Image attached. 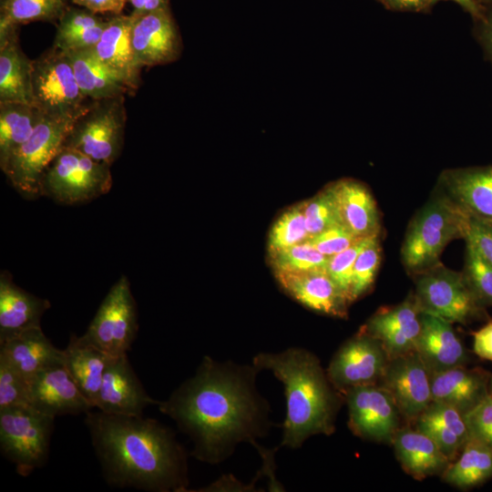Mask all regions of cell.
Masks as SVG:
<instances>
[{
    "label": "cell",
    "instance_id": "44",
    "mask_svg": "<svg viewBox=\"0 0 492 492\" xmlns=\"http://www.w3.org/2000/svg\"><path fill=\"white\" fill-rule=\"evenodd\" d=\"M358 239L343 225L340 224L309 238L307 242L323 255L331 257L344 251Z\"/></svg>",
    "mask_w": 492,
    "mask_h": 492
},
{
    "label": "cell",
    "instance_id": "41",
    "mask_svg": "<svg viewBox=\"0 0 492 492\" xmlns=\"http://www.w3.org/2000/svg\"><path fill=\"white\" fill-rule=\"evenodd\" d=\"M370 238L358 239L344 251L329 258L325 272L345 293L349 301L353 267L358 254L367 244Z\"/></svg>",
    "mask_w": 492,
    "mask_h": 492
},
{
    "label": "cell",
    "instance_id": "36",
    "mask_svg": "<svg viewBox=\"0 0 492 492\" xmlns=\"http://www.w3.org/2000/svg\"><path fill=\"white\" fill-rule=\"evenodd\" d=\"M329 258L307 241L269 253L274 273L325 271Z\"/></svg>",
    "mask_w": 492,
    "mask_h": 492
},
{
    "label": "cell",
    "instance_id": "18",
    "mask_svg": "<svg viewBox=\"0 0 492 492\" xmlns=\"http://www.w3.org/2000/svg\"><path fill=\"white\" fill-rule=\"evenodd\" d=\"M421 314L414 293H409L402 302L379 309L360 331L380 341L389 358H393L415 349Z\"/></svg>",
    "mask_w": 492,
    "mask_h": 492
},
{
    "label": "cell",
    "instance_id": "4",
    "mask_svg": "<svg viewBox=\"0 0 492 492\" xmlns=\"http://www.w3.org/2000/svg\"><path fill=\"white\" fill-rule=\"evenodd\" d=\"M467 214L445 193L436 194L410 221L401 248V260L411 275L440 263L446 245L466 233Z\"/></svg>",
    "mask_w": 492,
    "mask_h": 492
},
{
    "label": "cell",
    "instance_id": "13",
    "mask_svg": "<svg viewBox=\"0 0 492 492\" xmlns=\"http://www.w3.org/2000/svg\"><path fill=\"white\" fill-rule=\"evenodd\" d=\"M389 359L380 341L359 331L336 351L326 373L335 389L343 395L353 387L377 384Z\"/></svg>",
    "mask_w": 492,
    "mask_h": 492
},
{
    "label": "cell",
    "instance_id": "11",
    "mask_svg": "<svg viewBox=\"0 0 492 492\" xmlns=\"http://www.w3.org/2000/svg\"><path fill=\"white\" fill-rule=\"evenodd\" d=\"M130 282L122 275L110 288L81 337L110 356L128 354L138 332Z\"/></svg>",
    "mask_w": 492,
    "mask_h": 492
},
{
    "label": "cell",
    "instance_id": "19",
    "mask_svg": "<svg viewBox=\"0 0 492 492\" xmlns=\"http://www.w3.org/2000/svg\"><path fill=\"white\" fill-rule=\"evenodd\" d=\"M438 190L466 213L492 221V164L446 169Z\"/></svg>",
    "mask_w": 492,
    "mask_h": 492
},
{
    "label": "cell",
    "instance_id": "10",
    "mask_svg": "<svg viewBox=\"0 0 492 492\" xmlns=\"http://www.w3.org/2000/svg\"><path fill=\"white\" fill-rule=\"evenodd\" d=\"M75 119L44 116L29 138L2 169L13 187L24 197L36 199L41 196L42 176L63 149Z\"/></svg>",
    "mask_w": 492,
    "mask_h": 492
},
{
    "label": "cell",
    "instance_id": "48",
    "mask_svg": "<svg viewBox=\"0 0 492 492\" xmlns=\"http://www.w3.org/2000/svg\"><path fill=\"white\" fill-rule=\"evenodd\" d=\"M77 5L82 6L95 14L110 13L121 14L127 0H72Z\"/></svg>",
    "mask_w": 492,
    "mask_h": 492
},
{
    "label": "cell",
    "instance_id": "16",
    "mask_svg": "<svg viewBox=\"0 0 492 492\" xmlns=\"http://www.w3.org/2000/svg\"><path fill=\"white\" fill-rule=\"evenodd\" d=\"M26 379L28 405L51 416L86 414L93 406L81 394L64 362Z\"/></svg>",
    "mask_w": 492,
    "mask_h": 492
},
{
    "label": "cell",
    "instance_id": "34",
    "mask_svg": "<svg viewBox=\"0 0 492 492\" xmlns=\"http://www.w3.org/2000/svg\"><path fill=\"white\" fill-rule=\"evenodd\" d=\"M106 22L87 9L67 7L58 20L53 47L64 52L93 48Z\"/></svg>",
    "mask_w": 492,
    "mask_h": 492
},
{
    "label": "cell",
    "instance_id": "37",
    "mask_svg": "<svg viewBox=\"0 0 492 492\" xmlns=\"http://www.w3.org/2000/svg\"><path fill=\"white\" fill-rule=\"evenodd\" d=\"M309 238L302 202H300L284 210L272 224L268 236V252L306 242Z\"/></svg>",
    "mask_w": 492,
    "mask_h": 492
},
{
    "label": "cell",
    "instance_id": "29",
    "mask_svg": "<svg viewBox=\"0 0 492 492\" xmlns=\"http://www.w3.org/2000/svg\"><path fill=\"white\" fill-rule=\"evenodd\" d=\"M415 428L428 436L453 461L469 438L464 415L449 405L432 401L415 421Z\"/></svg>",
    "mask_w": 492,
    "mask_h": 492
},
{
    "label": "cell",
    "instance_id": "45",
    "mask_svg": "<svg viewBox=\"0 0 492 492\" xmlns=\"http://www.w3.org/2000/svg\"><path fill=\"white\" fill-rule=\"evenodd\" d=\"M467 214V213H466ZM464 240L492 264V221L467 214Z\"/></svg>",
    "mask_w": 492,
    "mask_h": 492
},
{
    "label": "cell",
    "instance_id": "33",
    "mask_svg": "<svg viewBox=\"0 0 492 492\" xmlns=\"http://www.w3.org/2000/svg\"><path fill=\"white\" fill-rule=\"evenodd\" d=\"M45 115L32 104L0 103V168L29 138Z\"/></svg>",
    "mask_w": 492,
    "mask_h": 492
},
{
    "label": "cell",
    "instance_id": "22",
    "mask_svg": "<svg viewBox=\"0 0 492 492\" xmlns=\"http://www.w3.org/2000/svg\"><path fill=\"white\" fill-rule=\"evenodd\" d=\"M340 220L356 238L379 236L381 218L376 201L363 182L342 179L329 184Z\"/></svg>",
    "mask_w": 492,
    "mask_h": 492
},
{
    "label": "cell",
    "instance_id": "32",
    "mask_svg": "<svg viewBox=\"0 0 492 492\" xmlns=\"http://www.w3.org/2000/svg\"><path fill=\"white\" fill-rule=\"evenodd\" d=\"M442 480L459 489H470L492 478V447L469 436L456 459L441 475Z\"/></svg>",
    "mask_w": 492,
    "mask_h": 492
},
{
    "label": "cell",
    "instance_id": "40",
    "mask_svg": "<svg viewBox=\"0 0 492 492\" xmlns=\"http://www.w3.org/2000/svg\"><path fill=\"white\" fill-rule=\"evenodd\" d=\"M465 253L463 274L479 302L492 306V264L469 242H466Z\"/></svg>",
    "mask_w": 492,
    "mask_h": 492
},
{
    "label": "cell",
    "instance_id": "9",
    "mask_svg": "<svg viewBox=\"0 0 492 492\" xmlns=\"http://www.w3.org/2000/svg\"><path fill=\"white\" fill-rule=\"evenodd\" d=\"M32 105L45 116L77 118L92 101L81 91L67 54L52 47L32 62Z\"/></svg>",
    "mask_w": 492,
    "mask_h": 492
},
{
    "label": "cell",
    "instance_id": "1",
    "mask_svg": "<svg viewBox=\"0 0 492 492\" xmlns=\"http://www.w3.org/2000/svg\"><path fill=\"white\" fill-rule=\"evenodd\" d=\"M253 364L204 356L193 376L159 403L193 444L190 456L210 465L225 461L242 442L257 445L272 422L269 402L258 392Z\"/></svg>",
    "mask_w": 492,
    "mask_h": 492
},
{
    "label": "cell",
    "instance_id": "7",
    "mask_svg": "<svg viewBox=\"0 0 492 492\" xmlns=\"http://www.w3.org/2000/svg\"><path fill=\"white\" fill-rule=\"evenodd\" d=\"M126 119L124 96L92 100L74 120L64 147L111 166L122 151Z\"/></svg>",
    "mask_w": 492,
    "mask_h": 492
},
{
    "label": "cell",
    "instance_id": "25",
    "mask_svg": "<svg viewBox=\"0 0 492 492\" xmlns=\"http://www.w3.org/2000/svg\"><path fill=\"white\" fill-rule=\"evenodd\" d=\"M490 374L466 364L432 374V401L454 406L465 415L488 395Z\"/></svg>",
    "mask_w": 492,
    "mask_h": 492
},
{
    "label": "cell",
    "instance_id": "47",
    "mask_svg": "<svg viewBox=\"0 0 492 492\" xmlns=\"http://www.w3.org/2000/svg\"><path fill=\"white\" fill-rule=\"evenodd\" d=\"M477 37L487 60L492 64V10L484 12L478 20Z\"/></svg>",
    "mask_w": 492,
    "mask_h": 492
},
{
    "label": "cell",
    "instance_id": "31",
    "mask_svg": "<svg viewBox=\"0 0 492 492\" xmlns=\"http://www.w3.org/2000/svg\"><path fill=\"white\" fill-rule=\"evenodd\" d=\"M82 93L90 100L125 96L126 82L96 55L93 48L66 52Z\"/></svg>",
    "mask_w": 492,
    "mask_h": 492
},
{
    "label": "cell",
    "instance_id": "15",
    "mask_svg": "<svg viewBox=\"0 0 492 492\" xmlns=\"http://www.w3.org/2000/svg\"><path fill=\"white\" fill-rule=\"evenodd\" d=\"M134 17L131 42L140 67L166 65L179 57L181 38L169 7Z\"/></svg>",
    "mask_w": 492,
    "mask_h": 492
},
{
    "label": "cell",
    "instance_id": "28",
    "mask_svg": "<svg viewBox=\"0 0 492 492\" xmlns=\"http://www.w3.org/2000/svg\"><path fill=\"white\" fill-rule=\"evenodd\" d=\"M0 358L27 378L44 368L63 363L64 354L52 344L40 326L0 343Z\"/></svg>",
    "mask_w": 492,
    "mask_h": 492
},
{
    "label": "cell",
    "instance_id": "53",
    "mask_svg": "<svg viewBox=\"0 0 492 492\" xmlns=\"http://www.w3.org/2000/svg\"><path fill=\"white\" fill-rule=\"evenodd\" d=\"M492 1V0H491Z\"/></svg>",
    "mask_w": 492,
    "mask_h": 492
},
{
    "label": "cell",
    "instance_id": "27",
    "mask_svg": "<svg viewBox=\"0 0 492 492\" xmlns=\"http://www.w3.org/2000/svg\"><path fill=\"white\" fill-rule=\"evenodd\" d=\"M391 444L403 469L417 480L442 475L451 462L435 441L417 428L400 427Z\"/></svg>",
    "mask_w": 492,
    "mask_h": 492
},
{
    "label": "cell",
    "instance_id": "6",
    "mask_svg": "<svg viewBox=\"0 0 492 492\" xmlns=\"http://www.w3.org/2000/svg\"><path fill=\"white\" fill-rule=\"evenodd\" d=\"M55 417L29 405L0 410V448L15 464L18 475L26 477L48 458Z\"/></svg>",
    "mask_w": 492,
    "mask_h": 492
},
{
    "label": "cell",
    "instance_id": "43",
    "mask_svg": "<svg viewBox=\"0 0 492 492\" xmlns=\"http://www.w3.org/2000/svg\"><path fill=\"white\" fill-rule=\"evenodd\" d=\"M464 416L469 436L492 447V398L489 395Z\"/></svg>",
    "mask_w": 492,
    "mask_h": 492
},
{
    "label": "cell",
    "instance_id": "20",
    "mask_svg": "<svg viewBox=\"0 0 492 492\" xmlns=\"http://www.w3.org/2000/svg\"><path fill=\"white\" fill-rule=\"evenodd\" d=\"M274 275L283 291L303 306L333 317L347 316L351 302L325 271Z\"/></svg>",
    "mask_w": 492,
    "mask_h": 492
},
{
    "label": "cell",
    "instance_id": "24",
    "mask_svg": "<svg viewBox=\"0 0 492 492\" xmlns=\"http://www.w3.org/2000/svg\"><path fill=\"white\" fill-rule=\"evenodd\" d=\"M50 308L48 300L17 286L7 271L0 274V343L16 334L40 327L41 318Z\"/></svg>",
    "mask_w": 492,
    "mask_h": 492
},
{
    "label": "cell",
    "instance_id": "21",
    "mask_svg": "<svg viewBox=\"0 0 492 492\" xmlns=\"http://www.w3.org/2000/svg\"><path fill=\"white\" fill-rule=\"evenodd\" d=\"M415 350L431 374L465 365L469 360L452 323L425 313L421 314V331Z\"/></svg>",
    "mask_w": 492,
    "mask_h": 492
},
{
    "label": "cell",
    "instance_id": "5",
    "mask_svg": "<svg viewBox=\"0 0 492 492\" xmlns=\"http://www.w3.org/2000/svg\"><path fill=\"white\" fill-rule=\"evenodd\" d=\"M110 167L63 147L42 176L40 195L66 205L93 200L110 190Z\"/></svg>",
    "mask_w": 492,
    "mask_h": 492
},
{
    "label": "cell",
    "instance_id": "23",
    "mask_svg": "<svg viewBox=\"0 0 492 492\" xmlns=\"http://www.w3.org/2000/svg\"><path fill=\"white\" fill-rule=\"evenodd\" d=\"M135 17L132 15H114L107 20L97 45L96 55L118 74L135 91L140 83V69L132 48L131 31Z\"/></svg>",
    "mask_w": 492,
    "mask_h": 492
},
{
    "label": "cell",
    "instance_id": "38",
    "mask_svg": "<svg viewBox=\"0 0 492 492\" xmlns=\"http://www.w3.org/2000/svg\"><path fill=\"white\" fill-rule=\"evenodd\" d=\"M382 261L379 236L370 238L358 254L352 272L349 298L351 302L365 294L374 282Z\"/></svg>",
    "mask_w": 492,
    "mask_h": 492
},
{
    "label": "cell",
    "instance_id": "26",
    "mask_svg": "<svg viewBox=\"0 0 492 492\" xmlns=\"http://www.w3.org/2000/svg\"><path fill=\"white\" fill-rule=\"evenodd\" d=\"M17 26H0V103L32 104L33 61L19 46Z\"/></svg>",
    "mask_w": 492,
    "mask_h": 492
},
{
    "label": "cell",
    "instance_id": "12",
    "mask_svg": "<svg viewBox=\"0 0 492 492\" xmlns=\"http://www.w3.org/2000/svg\"><path fill=\"white\" fill-rule=\"evenodd\" d=\"M348 426L363 439L391 443L400 428V411L390 393L379 384L353 387L343 394Z\"/></svg>",
    "mask_w": 492,
    "mask_h": 492
},
{
    "label": "cell",
    "instance_id": "52",
    "mask_svg": "<svg viewBox=\"0 0 492 492\" xmlns=\"http://www.w3.org/2000/svg\"><path fill=\"white\" fill-rule=\"evenodd\" d=\"M488 395L492 398V374H490V378L488 382Z\"/></svg>",
    "mask_w": 492,
    "mask_h": 492
},
{
    "label": "cell",
    "instance_id": "14",
    "mask_svg": "<svg viewBox=\"0 0 492 492\" xmlns=\"http://www.w3.org/2000/svg\"><path fill=\"white\" fill-rule=\"evenodd\" d=\"M431 373L415 350L390 358L377 384L392 395L400 414L415 421L432 402Z\"/></svg>",
    "mask_w": 492,
    "mask_h": 492
},
{
    "label": "cell",
    "instance_id": "17",
    "mask_svg": "<svg viewBox=\"0 0 492 492\" xmlns=\"http://www.w3.org/2000/svg\"><path fill=\"white\" fill-rule=\"evenodd\" d=\"M159 403L146 392L129 363L128 354L111 356L96 408L107 414L140 416L148 405Z\"/></svg>",
    "mask_w": 492,
    "mask_h": 492
},
{
    "label": "cell",
    "instance_id": "51",
    "mask_svg": "<svg viewBox=\"0 0 492 492\" xmlns=\"http://www.w3.org/2000/svg\"><path fill=\"white\" fill-rule=\"evenodd\" d=\"M442 0H432V5ZM459 5L466 12L471 15L475 20L482 17L485 8L481 4V0H451Z\"/></svg>",
    "mask_w": 492,
    "mask_h": 492
},
{
    "label": "cell",
    "instance_id": "50",
    "mask_svg": "<svg viewBox=\"0 0 492 492\" xmlns=\"http://www.w3.org/2000/svg\"><path fill=\"white\" fill-rule=\"evenodd\" d=\"M133 6L134 16L169 7V0H128Z\"/></svg>",
    "mask_w": 492,
    "mask_h": 492
},
{
    "label": "cell",
    "instance_id": "35",
    "mask_svg": "<svg viewBox=\"0 0 492 492\" xmlns=\"http://www.w3.org/2000/svg\"><path fill=\"white\" fill-rule=\"evenodd\" d=\"M67 7V0H4L0 26L36 21L58 22Z\"/></svg>",
    "mask_w": 492,
    "mask_h": 492
},
{
    "label": "cell",
    "instance_id": "2",
    "mask_svg": "<svg viewBox=\"0 0 492 492\" xmlns=\"http://www.w3.org/2000/svg\"><path fill=\"white\" fill-rule=\"evenodd\" d=\"M85 415L108 484L150 492H187L188 452L169 427L143 415L100 410Z\"/></svg>",
    "mask_w": 492,
    "mask_h": 492
},
{
    "label": "cell",
    "instance_id": "39",
    "mask_svg": "<svg viewBox=\"0 0 492 492\" xmlns=\"http://www.w3.org/2000/svg\"><path fill=\"white\" fill-rule=\"evenodd\" d=\"M302 210L310 238L342 224L329 185L313 198L302 201Z\"/></svg>",
    "mask_w": 492,
    "mask_h": 492
},
{
    "label": "cell",
    "instance_id": "8",
    "mask_svg": "<svg viewBox=\"0 0 492 492\" xmlns=\"http://www.w3.org/2000/svg\"><path fill=\"white\" fill-rule=\"evenodd\" d=\"M414 277V296L422 313L463 324L487 316L486 307L462 272L448 269L440 262Z\"/></svg>",
    "mask_w": 492,
    "mask_h": 492
},
{
    "label": "cell",
    "instance_id": "49",
    "mask_svg": "<svg viewBox=\"0 0 492 492\" xmlns=\"http://www.w3.org/2000/svg\"><path fill=\"white\" fill-rule=\"evenodd\" d=\"M387 9L402 12L422 11L432 5V0H379Z\"/></svg>",
    "mask_w": 492,
    "mask_h": 492
},
{
    "label": "cell",
    "instance_id": "46",
    "mask_svg": "<svg viewBox=\"0 0 492 492\" xmlns=\"http://www.w3.org/2000/svg\"><path fill=\"white\" fill-rule=\"evenodd\" d=\"M473 352L481 359L492 361V320L473 333Z\"/></svg>",
    "mask_w": 492,
    "mask_h": 492
},
{
    "label": "cell",
    "instance_id": "3",
    "mask_svg": "<svg viewBox=\"0 0 492 492\" xmlns=\"http://www.w3.org/2000/svg\"><path fill=\"white\" fill-rule=\"evenodd\" d=\"M252 364L270 370L282 383L286 416L280 446L301 447L315 435H331L343 395L331 383L319 358L303 348L259 353Z\"/></svg>",
    "mask_w": 492,
    "mask_h": 492
},
{
    "label": "cell",
    "instance_id": "42",
    "mask_svg": "<svg viewBox=\"0 0 492 492\" xmlns=\"http://www.w3.org/2000/svg\"><path fill=\"white\" fill-rule=\"evenodd\" d=\"M28 405L26 379L0 358V410Z\"/></svg>",
    "mask_w": 492,
    "mask_h": 492
},
{
    "label": "cell",
    "instance_id": "30",
    "mask_svg": "<svg viewBox=\"0 0 492 492\" xmlns=\"http://www.w3.org/2000/svg\"><path fill=\"white\" fill-rule=\"evenodd\" d=\"M63 354L67 370L84 397L96 408L103 376L111 356L75 334L71 335Z\"/></svg>",
    "mask_w": 492,
    "mask_h": 492
}]
</instances>
